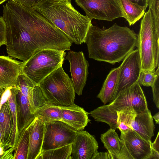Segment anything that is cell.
<instances>
[{"label":"cell","instance_id":"6da1fadb","mask_svg":"<svg viewBox=\"0 0 159 159\" xmlns=\"http://www.w3.org/2000/svg\"><path fill=\"white\" fill-rule=\"evenodd\" d=\"M3 12L8 57L24 61L42 50L62 49L56 27L31 8L9 0L3 6Z\"/></svg>","mask_w":159,"mask_h":159},{"label":"cell","instance_id":"7a4b0ae2","mask_svg":"<svg viewBox=\"0 0 159 159\" xmlns=\"http://www.w3.org/2000/svg\"><path fill=\"white\" fill-rule=\"evenodd\" d=\"M138 34L126 26L116 23L106 29L91 23L85 38L89 58L114 64L123 60L137 47Z\"/></svg>","mask_w":159,"mask_h":159},{"label":"cell","instance_id":"f1b7e54d","mask_svg":"<svg viewBox=\"0 0 159 159\" xmlns=\"http://www.w3.org/2000/svg\"><path fill=\"white\" fill-rule=\"evenodd\" d=\"M29 146V134L26 128L20 134L13 159H27Z\"/></svg>","mask_w":159,"mask_h":159},{"label":"cell","instance_id":"44dd1931","mask_svg":"<svg viewBox=\"0 0 159 159\" xmlns=\"http://www.w3.org/2000/svg\"><path fill=\"white\" fill-rule=\"evenodd\" d=\"M119 67L112 69L107 75L102 88L97 96L104 104L111 102L113 98L116 87Z\"/></svg>","mask_w":159,"mask_h":159},{"label":"cell","instance_id":"1f68e13d","mask_svg":"<svg viewBox=\"0 0 159 159\" xmlns=\"http://www.w3.org/2000/svg\"><path fill=\"white\" fill-rule=\"evenodd\" d=\"M158 132L153 143L151 141L150 146L151 153L148 159H159V136Z\"/></svg>","mask_w":159,"mask_h":159},{"label":"cell","instance_id":"7c38bea8","mask_svg":"<svg viewBox=\"0 0 159 159\" xmlns=\"http://www.w3.org/2000/svg\"><path fill=\"white\" fill-rule=\"evenodd\" d=\"M71 144L72 159H92L98 152L95 138L86 131H77Z\"/></svg>","mask_w":159,"mask_h":159},{"label":"cell","instance_id":"9a60e30c","mask_svg":"<svg viewBox=\"0 0 159 159\" xmlns=\"http://www.w3.org/2000/svg\"><path fill=\"white\" fill-rule=\"evenodd\" d=\"M46 122L37 117L26 127L29 134V146L27 159H36L42 152Z\"/></svg>","mask_w":159,"mask_h":159},{"label":"cell","instance_id":"2e32d148","mask_svg":"<svg viewBox=\"0 0 159 159\" xmlns=\"http://www.w3.org/2000/svg\"><path fill=\"white\" fill-rule=\"evenodd\" d=\"M61 121L76 131L83 130L90 121L89 113L76 104L61 107Z\"/></svg>","mask_w":159,"mask_h":159},{"label":"cell","instance_id":"277c9868","mask_svg":"<svg viewBox=\"0 0 159 159\" xmlns=\"http://www.w3.org/2000/svg\"><path fill=\"white\" fill-rule=\"evenodd\" d=\"M143 17L137 47L140 57L141 70L154 72L159 66V28L150 9Z\"/></svg>","mask_w":159,"mask_h":159},{"label":"cell","instance_id":"d590c367","mask_svg":"<svg viewBox=\"0 0 159 159\" xmlns=\"http://www.w3.org/2000/svg\"><path fill=\"white\" fill-rule=\"evenodd\" d=\"M113 159L111 155L107 151V152H98L92 157V159Z\"/></svg>","mask_w":159,"mask_h":159},{"label":"cell","instance_id":"d6986e66","mask_svg":"<svg viewBox=\"0 0 159 159\" xmlns=\"http://www.w3.org/2000/svg\"><path fill=\"white\" fill-rule=\"evenodd\" d=\"M16 112L18 130L20 135L35 116L31 112L27 100L19 89L16 95Z\"/></svg>","mask_w":159,"mask_h":159},{"label":"cell","instance_id":"60d3db41","mask_svg":"<svg viewBox=\"0 0 159 159\" xmlns=\"http://www.w3.org/2000/svg\"><path fill=\"white\" fill-rule=\"evenodd\" d=\"M54 1L57 2H60L61 1H68L70 0H52Z\"/></svg>","mask_w":159,"mask_h":159},{"label":"cell","instance_id":"b9f144b4","mask_svg":"<svg viewBox=\"0 0 159 159\" xmlns=\"http://www.w3.org/2000/svg\"><path fill=\"white\" fill-rule=\"evenodd\" d=\"M7 0H0V4H2Z\"/></svg>","mask_w":159,"mask_h":159},{"label":"cell","instance_id":"74e56055","mask_svg":"<svg viewBox=\"0 0 159 159\" xmlns=\"http://www.w3.org/2000/svg\"><path fill=\"white\" fill-rule=\"evenodd\" d=\"M152 117L154 119L156 123L157 124H159V112H158L157 113H156Z\"/></svg>","mask_w":159,"mask_h":159},{"label":"cell","instance_id":"9c48e42d","mask_svg":"<svg viewBox=\"0 0 159 159\" xmlns=\"http://www.w3.org/2000/svg\"><path fill=\"white\" fill-rule=\"evenodd\" d=\"M123 60L119 66L117 84L113 100L120 91L138 81L141 71V61L137 48L129 53Z\"/></svg>","mask_w":159,"mask_h":159},{"label":"cell","instance_id":"7402d4cb","mask_svg":"<svg viewBox=\"0 0 159 159\" xmlns=\"http://www.w3.org/2000/svg\"><path fill=\"white\" fill-rule=\"evenodd\" d=\"M117 111L109 104H104L91 111L89 114L95 121L105 123L110 128L116 130L117 129Z\"/></svg>","mask_w":159,"mask_h":159},{"label":"cell","instance_id":"ac0fdd59","mask_svg":"<svg viewBox=\"0 0 159 159\" xmlns=\"http://www.w3.org/2000/svg\"><path fill=\"white\" fill-rule=\"evenodd\" d=\"M131 127L143 139L148 141L151 140L154 135L155 125L151 111L148 108L137 113Z\"/></svg>","mask_w":159,"mask_h":159},{"label":"cell","instance_id":"ba28073f","mask_svg":"<svg viewBox=\"0 0 159 159\" xmlns=\"http://www.w3.org/2000/svg\"><path fill=\"white\" fill-rule=\"evenodd\" d=\"M90 19L112 21L123 17L116 0H75Z\"/></svg>","mask_w":159,"mask_h":159},{"label":"cell","instance_id":"836d02e7","mask_svg":"<svg viewBox=\"0 0 159 159\" xmlns=\"http://www.w3.org/2000/svg\"><path fill=\"white\" fill-rule=\"evenodd\" d=\"M6 25L2 16H0V48L6 44Z\"/></svg>","mask_w":159,"mask_h":159},{"label":"cell","instance_id":"3957f363","mask_svg":"<svg viewBox=\"0 0 159 159\" xmlns=\"http://www.w3.org/2000/svg\"><path fill=\"white\" fill-rule=\"evenodd\" d=\"M32 8L60 30L72 43H84L92 20L76 10L70 0H44Z\"/></svg>","mask_w":159,"mask_h":159},{"label":"cell","instance_id":"52a82bcc","mask_svg":"<svg viewBox=\"0 0 159 159\" xmlns=\"http://www.w3.org/2000/svg\"><path fill=\"white\" fill-rule=\"evenodd\" d=\"M77 132L61 121L46 122L42 151L72 144Z\"/></svg>","mask_w":159,"mask_h":159},{"label":"cell","instance_id":"ab89813d","mask_svg":"<svg viewBox=\"0 0 159 159\" xmlns=\"http://www.w3.org/2000/svg\"><path fill=\"white\" fill-rule=\"evenodd\" d=\"M5 88L4 87H0V102L2 94L5 90Z\"/></svg>","mask_w":159,"mask_h":159},{"label":"cell","instance_id":"ffe728a7","mask_svg":"<svg viewBox=\"0 0 159 159\" xmlns=\"http://www.w3.org/2000/svg\"><path fill=\"white\" fill-rule=\"evenodd\" d=\"M12 126V117L7 100L2 105L0 110V127L1 133L0 145L3 147L4 151L7 149Z\"/></svg>","mask_w":159,"mask_h":159},{"label":"cell","instance_id":"f546056e","mask_svg":"<svg viewBox=\"0 0 159 159\" xmlns=\"http://www.w3.org/2000/svg\"><path fill=\"white\" fill-rule=\"evenodd\" d=\"M158 75L159 66L154 72L141 70L138 82L140 85L146 87L151 86Z\"/></svg>","mask_w":159,"mask_h":159},{"label":"cell","instance_id":"4fadbf2b","mask_svg":"<svg viewBox=\"0 0 159 159\" xmlns=\"http://www.w3.org/2000/svg\"><path fill=\"white\" fill-rule=\"evenodd\" d=\"M120 139L132 159H148L150 155L151 140L144 139L133 130L121 133Z\"/></svg>","mask_w":159,"mask_h":159},{"label":"cell","instance_id":"30bf717a","mask_svg":"<svg viewBox=\"0 0 159 159\" xmlns=\"http://www.w3.org/2000/svg\"><path fill=\"white\" fill-rule=\"evenodd\" d=\"M109 104L117 111L129 107L138 113L148 108L145 96L138 81L120 91L115 98Z\"/></svg>","mask_w":159,"mask_h":159},{"label":"cell","instance_id":"7bdbcfd3","mask_svg":"<svg viewBox=\"0 0 159 159\" xmlns=\"http://www.w3.org/2000/svg\"><path fill=\"white\" fill-rule=\"evenodd\" d=\"M1 128H0V142H1Z\"/></svg>","mask_w":159,"mask_h":159},{"label":"cell","instance_id":"5bb4252c","mask_svg":"<svg viewBox=\"0 0 159 159\" xmlns=\"http://www.w3.org/2000/svg\"><path fill=\"white\" fill-rule=\"evenodd\" d=\"M16 86L19 88L26 98L33 114L38 108L47 103L39 85H34L22 73L19 75Z\"/></svg>","mask_w":159,"mask_h":159},{"label":"cell","instance_id":"d6a6232c","mask_svg":"<svg viewBox=\"0 0 159 159\" xmlns=\"http://www.w3.org/2000/svg\"><path fill=\"white\" fill-rule=\"evenodd\" d=\"M159 76L156 78L153 84L151 86L152 88L153 100L156 106L159 108Z\"/></svg>","mask_w":159,"mask_h":159},{"label":"cell","instance_id":"cb8c5ba5","mask_svg":"<svg viewBox=\"0 0 159 159\" xmlns=\"http://www.w3.org/2000/svg\"><path fill=\"white\" fill-rule=\"evenodd\" d=\"M100 139L104 148L111 155L113 159H119L122 142L115 130L109 129L101 134Z\"/></svg>","mask_w":159,"mask_h":159},{"label":"cell","instance_id":"603a6c76","mask_svg":"<svg viewBox=\"0 0 159 159\" xmlns=\"http://www.w3.org/2000/svg\"><path fill=\"white\" fill-rule=\"evenodd\" d=\"M123 14V17L128 22L129 26L134 24L144 16L145 9L129 0H116Z\"/></svg>","mask_w":159,"mask_h":159},{"label":"cell","instance_id":"4316f807","mask_svg":"<svg viewBox=\"0 0 159 159\" xmlns=\"http://www.w3.org/2000/svg\"><path fill=\"white\" fill-rule=\"evenodd\" d=\"M45 122L61 120V107L47 103L38 108L34 113Z\"/></svg>","mask_w":159,"mask_h":159},{"label":"cell","instance_id":"4dcf8cb0","mask_svg":"<svg viewBox=\"0 0 159 159\" xmlns=\"http://www.w3.org/2000/svg\"><path fill=\"white\" fill-rule=\"evenodd\" d=\"M148 6L154 17L156 25L159 28V0H149Z\"/></svg>","mask_w":159,"mask_h":159},{"label":"cell","instance_id":"e0dca14e","mask_svg":"<svg viewBox=\"0 0 159 159\" xmlns=\"http://www.w3.org/2000/svg\"><path fill=\"white\" fill-rule=\"evenodd\" d=\"M22 62L8 57L0 56V86H16L19 75L22 73Z\"/></svg>","mask_w":159,"mask_h":159},{"label":"cell","instance_id":"8992f818","mask_svg":"<svg viewBox=\"0 0 159 159\" xmlns=\"http://www.w3.org/2000/svg\"><path fill=\"white\" fill-rule=\"evenodd\" d=\"M66 52L52 49L39 51L22 62L21 72L34 85H39L45 77L62 66Z\"/></svg>","mask_w":159,"mask_h":159},{"label":"cell","instance_id":"484cf974","mask_svg":"<svg viewBox=\"0 0 159 159\" xmlns=\"http://www.w3.org/2000/svg\"><path fill=\"white\" fill-rule=\"evenodd\" d=\"M117 129L121 133L125 134L129 130H133L132 124L137 112L131 107H126L120 111H117Z\"/></svg>","mask_w":159,"mask_h":159},{"label":"cell","instance_id":"5b68a950","mask_svg":"<svg viewBox=\"0 0 159 159\" xmlns=\"http://www.w3.org/2000/svg\"><path fill=\"white\" fill-rule=\"evenodd\" d=\"M47 103L60 107L74 106L75 92L71 79L61 66L39 84Z\"/></svg>","mask_w":159,"mask_h":159},{"label":"cell","instance_id":"f35d334b","mask_svg":"<svg viewBox=\"0 0 159 159\" xmlns=\"http://www.w3.org/2000/svg\"><path fill=\"white\" fill-rule=\"evenodd\" d=\"M4 150L3 147L0 145V159H1V157L2 155L3 154Z\"/></svg>","mask_w":159,"mask_h":159},{"label":"cell","instance_id":"d4e9b609","mask_svg":"<svg viewBox=\"0 0 159 159\" xmlns=\"http://www.w3.org/2000/svg\"><path fill=\"white\" fill-rule=\"evenodd\" d=\"M19 89L16 86H11V93L7 99L13 119L12 129L7 149L10 148H15L19 137L16 112V95Z\"/></svg>","mask_w":159,"mask_h":159},{"label":"cell","instance_id":"ee69618b","mask_svg":"<svg viewBox=\"0 0 159 159\" xmlns=\"http://www.w3.org/2000/svg\"></svg>","mask_w":159,"mask_h":159},{"label":"cell","instance_id":"8d00e7d4","mask_svg":"<svg viewBox=\"0 0 159 159\" xmlns=\"http://www.w3.org/2000/svg\"><path fill=\"white\" fill-rule=\"evenodd\" d=\"M132 3L143 7L146 10L148 6L149 0H129Z\"/></svg>","mask_w":159,"mask_h":159},{"label":"cell","instance_id":"8fae6325","mask_svg":"<svg viewBox=\"0 0 159 159\" xmlns=\"http://www.w3.org/2000/svg\"><path fill=\"white\" fill-rule=\"evenodd\" d=\"M70 64V72L75 93L82 95L89 74V64L83 52H68L66 57Z\"/></svg>","mask_w":159,"mask_h":159},{"label":"cell","instance_id":"e575fe53","mask_svg":"<svg viewBox=\"0 0 159 159\" xmlns=\"http://www.w3.org/2000/svg\"><path fill=\"white\" fill-rule=\"evenodd\" d=\"M22 6L31 7L40 3L44 0H11Z\"/></svg>","mask_w":159,"mask_h":159},{"label":"cell","instance_id":"83f0119b","mask_svg":"<svg viewBox=\"0 0 159 159\" xmlns=\"http://www.w3.org/2000/svg\"><path fill=\"white\" fill-rule=\"evenodd\" d=\"M72 144L41 152L36 159H72Z\"/></svg>","mask_w":159,"mask_h":159}]
</instances>
